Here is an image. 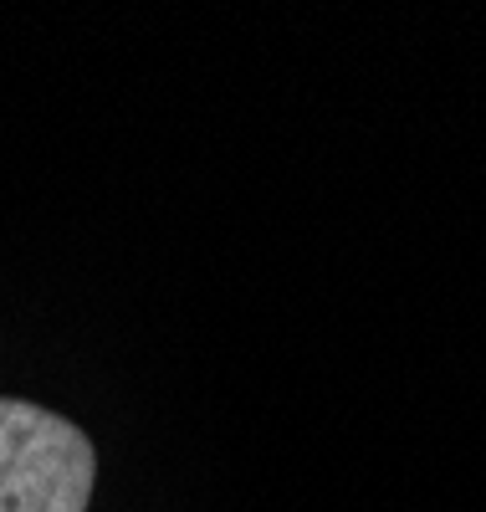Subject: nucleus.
<instances>
[{"mask_svg":"<svg viewBox=\"0 0 486 512\" xmlns=\"http://www.w3.org/2000/svg\"><path fill=\"white\" fill-rule=\"evenodd\" d=\"M98 456L82 425L31 400H0V512H87Z\"/></svg>","mask_w":486,"mask_h":512,"instance_id":"1","label":"nucleus"}]
</instances>
